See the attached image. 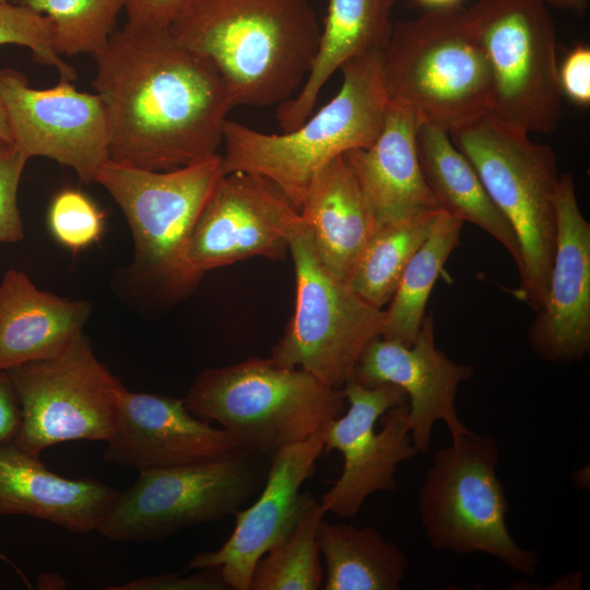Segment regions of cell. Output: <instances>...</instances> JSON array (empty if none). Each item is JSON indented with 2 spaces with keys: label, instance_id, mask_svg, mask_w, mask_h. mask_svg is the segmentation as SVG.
I'll return each mask as SVG.
<instances>
[{
  "label": "cell",
  "instance_id": "obj_1",
  "mask_svg": "<svg viewBox=\"0 0 590 590\" xmlns=\"http://www.w3.org/2000/svg\"><path fill=\"white\" fill-rule=\"evenodd\" d=\"M93 57L111 161L169 170L217 153L232 95L216 69L169 28L126 23Z\"/></svg>",
  "mask_w": 590,
  "mask_h": 590
},
{
  "label": "cell",
  "instance_id": "obj_2",
  "mask_svg": "<svg viewBox=\"0 0 590 590\" xmlns=\"http://www.w3.org/2000/svg\"><path fill=\"white\" fill-rule=\"evenodd\" d=\"M168 28L216 69L235 106L280 105L295 95L321 31L309 0H189Z\"/></svg>",
  "mask_w": 590,
  "mask_h": 590
},
{
  "label": "cell",
  "instance_id": "obj_3",
  "mask_svg": "<svg viewBox=\"0 0 590 590\" xmlns=\"http://www.w3.org/2000/svg\"><path fill=\"white\" fill-rule=\"evenodd\" d=\"M381 52L373 50L347 60L340 69L343 81L335 96L294 130L269 134L227 119L225 174L262 176L300 211L323 166L349 151L368 148L379 135L389 102Z\"/></svg>",
  "mask_w": 590,
  "mask_h": 590
},
{
  "label": "cell",
  "instance_id": "obj_4",
  "mask_svg": "<svg viewBox=\"0 0 590 590\" xmlns=\"http://www.w3.org/2000/svg\"><path fill=\"white\" fill-rule=\"evenodd\" d=\"M381 66L389 101L423 122L451 132L491 113L489 68L462 4L394 23Z\"/></svg>",
  "mask_w": 590,
  "mask_h": 590
},
{
  "label": "cell",
  "instance_id": "obj_5",
  "mask_svg": "<svg viewBox=\"0 0 590 590\" xmlns=\"http://www.w3.org/2000/svg\"><path fill=\"white\" fill-rule=\"evenodd\" d=\"M184 400L191 414L216 422L239 447L269 458L324 428L346 402L343 388L270 357L206 368Z\"/></svg>",
  "mask_w": 590,
  "mask_h": 590
},
{
  "label": "cell",
  "instance_id": "obj_6",
  "mask_svg": "<svg viewBox=\"0 0 590 590\" xmlns=\"http://www.w3.org/2000/svg\"><path fill=\"white\" fill-rule=\"evenodd\" d=\"M449 133L512 227L521 256L516 296L538 310L547 292L556 246L560 174L555 153L489 114Z\"/></svg>",
  "mask_w": 590,
  "mask_h": 590
},
{
  "label": "cell",
  "instance_id": "obj_7",
  "mask_svg": "<svg viewBox=\"0 0 590 590\" xmlns=\"http://www.w3.org/2000/svg\"><path fill=\"white\" fill-rule=\"evenodd\" d=\"M499 457L498 442L474 432L439 448L418 489V518L434 550L484 553L532 576L540 555L521 547L510 534L508 499L497 475Z\"/></svg>",
  "mask_w": 590,
  "mask_h": 590
},
{
  "label": "cell",
  "instance_id": "obj_8",
  "mask_svg": "<svg viewBox=\"0 0 590 590\" xmlns=\"http://www.w3.org/2000/svg\"><path fill=\"white\" fill-rule=\"evenodd\" d=\"M270 458L239 448L188 464L139 471L117 493L97 532L116 542L149 543L235 515L263 486Z\"/></svg>",
  "mask_w": 590,
  "mask_h": 590
},
{
  "label": "cell",
  "instance_id": "obj_9",
  "mask_svg": "<svg viewBox=\"0 0 590 590\" xmlns=\"http://www.w3.org/2000/svg\"><path fill=\"white\" fill-rule=\"evenodd\" d=\"M225 175L219 153L169 170H150L109 160L95 182L121 209L133 237V270L170 295L196 284L185 264L190 233Z\"/></svg>",
  "mask_w": 590,
  "mask_h": 590
},
{
  "label": "cell",
  "instance_id": "obj_10",
  "mask_svg": "<svg viewBox=\"0 0 590 590\" xmlns=\"http://www.w3.org/2000/svg\"><path fill=\"white\" fill-rule=\"evenodd\" d=\"M492 79L489 115L522 133H552L562 118L556 36L541 0H479L467 8Z\"/></svg>",
  "mask_w": 590,
  "mask_h": 590
},
{
  "label": "cell",
  "instance_id": "obj_11",
  "mask_svg": "<svg viewBox=\"0 0 590 590\" xmlns=\"http://www.w3.org/2000/svg\"><path fill=\"white\" fill-rule=\"evenodd\" d=\"M5 371L20 408L13 441L22 449L39 456L60 442H106L113 435L126 388L84 333L56 356Z\"/></svg>",
  "mask_w": 590,
  "mask_h": 590
},
{
  "label": "cell",
  "instance_id": "obj_12",
  "mask_svg": "<svg viewBox=\"0 0 590 590\" xmlns=\"http://www.w3.org/2000/svg\"><path fill=\"white\" fill-rule=\"evenodd\" d=\"M296 278L294 314L270 358L302 368L331 388H343L369 341L381 335L384 309L318 260L307 229L290 245Z\"/></svg>",
  "mask_w": 590,
  "mask_h": 590
},
{
  "label": "cell",
  "instance_id": "obj_13",
  "mask_svg": "<svg viewBox=\"0 0 590 590\" xmlns=\"http://www.w3.org/2000/svg\"><path fill=\"white\" fill-rule=\"evenodd\" d=\"M343 391L349 409L327 425L323 441V455L342 453L343 469L319 503L326 514L353 518L369 495L393 492L398 465L420 453L410 433L408 397L399 386L347 381Z\"/></svg>",
  "mask_w": 590,
  "mask_h": 590
},
{
  "label": "cell",
  "instance_id": "obj_14",
  "mask_svg": "<svg viewBox=\"0 0 590 590\" xmlns=\"http://www.w3.org/2000/svg\"><path fill=\"white\" fill-rule=\"evenodd\" d=\"M306 228L298 210L269 179L225 174L188 238L185 264L197 285L202 275L250 257L282 259Z\"/></svg>",
  "mask_w": 590,
  "mask_h": 590
},
{
  "label": "cell",
  "instance_id": "obj_15",
  "mask_svg": "<svg viewBox=\"0 0 590 590\" xmlns=\"http://www.w3.org/2000/svg\"><path fill=\"white\" fill-rule=\"evenodd\" d=\"M0 94L11 143L27 158L42 156L72 168L83 182H95L110 160L109 127L103 98L59 79L34 88L17 70H0Z\"/></svg>",
  "mask_w": 590,
  "mask_h": 590
},
{
  "label": "cell",
  "instance_id": "obj_16",
  "mask_svg": "<svg viewBox=\"0 0 590 590\" xmlns=\"http://www.w3.org/2000/svg\"><path fill=\"white\" fill-rule=\"evenodd\" d=\"M472 376V366L451 361L436 346L433 314H426L410 346L381 337L369 341L349 381L367 388L399 386L408 397L413 444L418 453L425 455L436 422L447 426L451 439L473 432L461 421L456 406L459 386Z\"/></svg>",
  "mask_w": 590,
  "mask_h": 590
},
{
  "label": "cell",
  "instance_id": "obj_17",
  "mask_svg": "<svg viewBox=\"0 0 590 590\" xmlns=\"http://www.w3.org/2000/svg\"><path fill=\"white\" fill-rule=\"evenodd\" d=\"M326 427L270 457L260 495L251 506L234 515L236 524L229 538L217 550L196 554L189 568L217 567L229 589L250 590L258 560L296 522L308 494L300 493V487L314 474L316 462L323 455Z\"/></svg>",
  "mask_w": 590,
  "mask_h": 590
},
{
  "label": "cell",
  "instance_id": "obj_18",
  "mask_svg": "<svg viewBox=\"0 0 590 590\" xmlns=\"http://www.w3.org/2000/svg\"><path fill=\"white\" fill-rule=\"evenodd\" d=\"M556 246L548 287L528 331L532 351L552 363H573L590 351V224L570 173L556 193Z\"/></svg>",
  "mask_w": 590,
  "mask_h": 590
},
{
  "label": "cell",
  "instance_id": "obj_19",
  "mask_svg": "<svg viewBox=\"0 0 590 590\" xmlns=\"http://www.w3.org/2000/svg\"><path fill=\"white\" fill-rule=\"evenodd\" d=\"M239 448L225 430L191 414L185 400L126 389L103 459L142 471L202 461Z\"/></svg>",
  "mask_w": 590,
  "mask_h": 590
},
{
  "label": "cell",
  "instance_id": "obj_20",
  "mask_svg": "<svg viewBox=\"0 0 590 590\" xmlns=\"http://www.w3.org/2000/svg\"><path fill=\"white\" fill-rule=\"evenodd\" d=\"M422 122L410 107L389 101L373 144L345 153L377 225L439 210L420 165L416 135Z\"/></svg>",
  "mask_w": 590,
  "mask_h": 590
},
{
  "label": "cell",
  "instance_id": "obj_21",
  "mask_svg": "<svg viewBox=\"0 0 590 590\" xmlns=\"http://www.w3.org/2000/svg\"><path fill=\"white\" fill-rule=\"evenodd\" d=\"M117 493L98 480L60 476L14 441L0 445V516H28L88 533Z\"/></svg>",
  "mask_w": 590,
  "mask_h": 590
},
{
  "label": "cell",
  "instance_id": "obj_22",
  "mask_svg": "<svg viewBox=\"0 0 590 590\" xmlns=\"http://www.w3.org/2000/svg\"><path fill=\"white\" fill-rule=\"evenodd\" d=\"M299 213L320 263L349 283L377 221L345 154L316 174Z\"/></svg>",
  "mask_w": 590,
  "mask_h": 590
},
{
  "label": "cell",
  "instance_id": "obj_23",
  "mask_svg": "<svg viewBox=\"0 0 590 590\" xmlns=\"http://www.w3.org/2000/svg\"><path fill=\"white\" fill-rule=\"evenodd\" d=\"M88 303L42 291L11 269L0 283V371L56 356L80 335Z\"/></svg>",
  "mask_w": 590,
  "mask_h": 590
},
{
  "label": "cell",
  "instance_id": "obj_24",
  "mask_svg": "<svg viewBox=\"0 0 590 590\" xmlns=\"http://www.w3.org/2000/svg\"><path fill=\"white\" fill-rule=\"evenodd\" d=\"M397 0H328L323 27L311 69L294 97L278 105L283 132L294 130L311 114L319 93L351 58L382 51L393 31L391 12Z\"/></svg>",
  "mask_w": 590,
  "mask_h": 590
},
{
  "label": "cell",
  "instance_id": "obj_25",
  "mask_svg": "<svg viewBox=\"0 0 590 590\" xmlns=\"http://www.w3.org/2000/svg\"><path fill=\"white\" fill-rule=\"evenodd\" d=\"M420 165L439 210L479 226L520 264L517 236L497 206L470 161L453 144L450 133L422 122L416 135Z\"/></svg>",
  "mask_w": 590,
  "mask_h": 590
},
{
  "label": "cell",
  "instance_id": "obj_26",
  "mask_svg": "<svg viewBox=\"0 0 590 590\" xmlns=\"http://www.w3.org/2000/svg\"><path fill=\"white\" fill-rule=\"evenodd\" d=\"M326 564L323 590H399L409 569L406 554L371 527L319 522Z\"/></svg>",
  "mask_w": 590,
  "mask_h": 590
},
{
  "label": "cell",
  "instance_id": "obj_27",
  "mask_svg": "<svg viewBox=\"0 0 590 590\" xmlns=\"http://www.w3.org/2000/svg\"><path fill=\"white\" fill-rule=\"evenodd\" d=\"M463 221L445 211L408 262L384 310L381 338L412 345L426 315V304L449 256L458 246Z\"/></svg>",
  "mask_w": 590,
  "mask_h": 590
},
{
  "label": "cell",
  "instance_id": "obj_28",
  "mask_svg": "<svg viewBox=\"0 0 590 590\" xmlns=\"http://www.w3.org/2000/svg\"><path fill=\"white\" fill-rule=\"evenodd\" d=\"M439 211L377 225L349 286L378 308L388 305L408 262L428 237Z\"/></svg>",
  "mask_w": 590,
  "mask_h": 590
},
{
  "label": "cell",
  "instance_id": "obj_29",
  "mask_svg": "<svg viewBox=\"0 0 590 590\" xmlns=\"http://www.w3.org/2000/svg\"><path fill=\"white\" fill-rule=\"evenodd\" d=\"M324 515L319 500L308 493L292 530L256 564L250 590L322 589L317 531Z\"/></svg>",
  "mask_w": 590,
  "mask_h": 590
},
{
  "label": "cell",
  "instance_id": "obj_30",
  "mask_svg": "<svg viewBox=\"0 0 590 590\" xmlns=\"http://www.w3.org/2000/svg\"><path fill=\"white\" fill-rule=\"evenodd\" d=\"M47 17L59 56L96 55L115 32L122 0H20Z\"/></svg>",
  "mask_w": 590,
  "mask_h": 590
},
{
  "label": "cell",
  "instance_id": "obj_31",
  "mask_svg": "<svg viewBox=\"0 0 590 590\" xmlns=\"http://www.w3.org/2000/svg\"><path fill=\"white\" fill-rule=\"evenodd\" d=\"M47 222L51 235L60 245L79 251L99 240L105 215L83 191L64 188L51 199Z\"/></svg>",
  "mask_w": 590,
  "mask_h": 590
},
{
  "label": "cell",
  "instance_id": "obj_32",
  "mask_svg": "<svg viewBox=\"0 0 590 590\" xmlns=\"http://www.w3.org/2000/svg\"><path fill=\"white\" fill-rule=\"evenodd\" d=\"M17 45L31 50L38 63L55 69L59 79L75 81L76 72L59 56L51 40L46 16L21 4L0 2V46Z\"/></svg>",
  "mask_w": 590,
  "mask_h": 590
},
{
  "label": "cell",
  "instance_id": "obj_33",
  "mask_svg": "<svg viewBox=\"0 0 590 590\" xmlns=\"http://www.w3.org/2000/svg\"><path fill=\"white\" fill-rule=\"evenodd\" d=\"M27 161L12 143L0 140V244L24 237L17 190Z\"/></svg>",
  "mask_w": 590,
  "mask_h": 590
},
{
  "label": "cell",
  "instance_id": "obj_34",
  "mask_svg": "<svg viewBox=\"0 0 590 590\" xmlns=\"http://www.w3.org/2000/svg\"><path fill=\"white\" fill-rule=\"evenodd\" d=\"M188 576L178 574L142 577L119 587H108L116 590H228L220 568H204Z\"/></svg>",
  "mask_w": 590,
  "mask_h": 590
},
{
  "label": "cell",
  "instance_id": "obj_35",
  "mask_svg": "<svg viewBox=\"0 0 590 590\" xmlns=\"http://www.w3.org/2000/svg\"><path fill=\"white\" fill-rule=\"evenodd\" d=\"M558 81L562 94L573 103L587 106L590 103V49L574 47L558 66Z\"/></svg>",
  "mask_w": 590,
  "mask_h": 590
},
{
  "label": "cell",
  "instance_id": "obj_36",
  "mask_svg": "<svg viewBox=\"0 0 590 590\" xmlns=\"http://www.w3.org/2000/svg\"><path fill=\"white\" fill-rule=\"evenodd\" d=\"M189 0H122L127 23L149 28H168Z\"/></svg>",
  "mask_w": 590,
  "mask_h": 590
},
{
  "label": "cell",
  "instance_id": "obj_37",
  "mask_svg": "<svg viewBox=\"0 0 590 590\" xmlns=\"http://www.w3.org/2000/svg\"><path fill=\"white\" fill-rule=\"evenodd\" d=\"M20 424L17 398L7 371H0V445L13 441Z\"/></svg>",
  "mask_w": 590,
  "mask_h": 590
},
{
  "label": "cell",
  "instance_id": "obj_38",
  "mask_svg": "<svg viewBox=\"0 0 590 590\" xmlns=\"http://www.w3.org/2000/svg\"><path fill=\"white\" fill-rule=\"evenodd\" d=\"M546 5L570 11L577 15H582L587 11L588 0H541Z\"/></svg>",
  "mask_w": 590,
  "mask_h": 590
},
{
  "label": "cell",
  "instance_id": "obj_39",
  "mask_svg": "<svg viewBox=\"0 0 590 590\" xmlns=\"http://www.w3.org/2000/svg\"><path fill=\"white\" fill-rule=\"evenodd\" d=\"M0 140L11 143V135L7 119L5 107L0 94Z\"/></svg>",
  "mask_w": 590,
  "mask_h": 590
},
{
  "label": "cell",
  "instance_id": "obj_40",
  "mask_svg": "<svg viewBox=\"0 0 590 590\" xmlns=\"http://www.w3.org/2000/svg\"><path fill=\"white\" fill-rule=\"evenodd\" d=\"M420 4L427 9L448 8L457 4H461V0H416Z\"/></svg>",
  "mask_w": 590,
  "mask_h": 590
},
{
  "label": "cell",
  "instance_id": "obj_41",
  "mask_svg": "<svg viewBox=\"0 0 590 590\" xmlns=\"http://www.w3.org/2000/svg\"><path fill=\"white\" fill-rule=\"evenodd\" d=\"M586 467L574 472V481L577 482V486L586 487Z\"/></svg>",
  "mask_w": 590,
  "mask_h": 590
},
{
  "label": "cell",
  "instance_id": "obj_42",
  "mask_svg": "<svg viewBox=\"0 0 590 590\" xmlns=\"http://www.w3.org/2000/svg\"><path fill=\"white\" fill-rule=\"evenodd\" d=\"M0 2H8V0H0Z\"/></svg>",
  "mask_w": 590,
  "mask_h": 590
}]
</instances>
